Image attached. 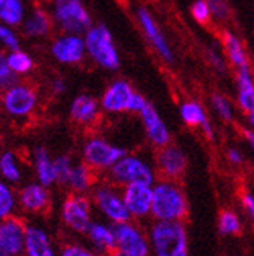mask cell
Wrapping results in <instances>:
<instances>
[{
	"label": "cell",
	"instance_id": "8d00e7d4",
	"mask_svg": "<svg viewBox=\"0 0 254 256\" xmlns=\"http://www.w3.org/2000/svg\"><path fill=\"white\" fill-rule=\"evenodd\" d=\"M73 160L69 155H58L55 158V169H56V178L59 184H67L69 176L73 169Z\"/></svg>",
	"mask_w": 254,
	"mask_h": 256
},
{
	"label": "cell",
	"instance_id": "5b68a950",
	"mask_svg": "<svg viewBox=\"0 0 254 256\" xmlns=\"http://www.w3.org/2000/svg\"><path fill=\"white\" fill-rule=\"evenodd\" d=\"M156 176V168L141 155H133V153H126L108 170L109 182L122 188L133 183L155 184Z\"/></svg>",
	"mask_w": 254,
	"mask_h": 256
},
{
	"label": "cell",
	"instance_id": "9c48e42d",
	"mask_svg": "<svg viewBox=\"0 0 254 256\" xmlns=\"http://www.w3.org/2000/svg\"><path fill=\"white\" fill-rule=\"evenodd\" d=\"M92 203L95 208L108 217L114 224L119 222H128L131 219V212L126 208V203L123 200V194L117 189L116 184L105 183L98 184L92 190Z\"/></svg>",
	"mask_w": 254,
	"mask_h": 256
},
{
	"label": "cell",
	"instance_id": "e0dca14e",
	"mask_svg": "<svg viewBox=\"0 0 254 256\" xmlns=\"http://www.w3.org/2000/svg\"><path fill=\"white\" fill-rule=\"evenodd\" d=\"M114 238H116V247L130 253L133 256H148L150 246L144 233L134 224L119 222L112 225Z\"/></svg>",
	"mask_w": 254,
	"mask_h": 256
},
{
	"label": "cell",
	"instance_id": "d590c367",
	"mask_svg": "<svg viewBox=\"0 0 254 256\" xmlns=\"http://www.w3.org/2000/svg\"><path fill=\"white\" fill-rule=\"evenodd\" d=\"M19 82V76L11 69L8 56L5 52H0V89H8L9 86L16 84Z\"/></svg>",
	"mask_w": 254,
	"mask_h": 256
},
{
	"label": "cell",
	"instance_id": "44dd1931",
	"mask_svg": "<svg viewBox=\"0 0 254 256\" xmlns=\"http://www.w3.org/2000/svg\"><path fill=\"white\" fill-rule=\"evenodd\" d=\"M178 112H180V119L184 125H187L189 128H197L208 139H214V126L209 119V114L201 102L195 98L184 100L178 108Z\"/></svg>",
	"mask_w": 254,
	"mask_h": 256
},
{
	"label": "cell",
	"instance_id": "7402d4cb",
	"mask_svg": "<svg viewBox=\"0 0 254 256\" xmlns=\"http://www.w3.org/2000/svg\"><path fill=\"white\" fill-rule=\"evenodd\" d=\"M220 41H222V48H223V54H225L228 62H230L236 70L251 68L247 47L242 41V38H240L234 30L228 28V27L222 28Z\"/></svg>",
	"mask_w": 254,
	"mask_h": 256
},
{
	"label": "cell",
	"instance_id": "60d3db41",
	"mask_svg": "<svg viewBox=\"0 0 254 256\" xmlns=\"http://www.w3.org/2000/svg\"><path fill=\"white\" fill-rule=\"evenodd\" d=\"M50 91L53 96H64L67 92V82L62 78V76H55L50 82Z\"/></svg>",
	"mask_w": 254,
	"mask_h": 256
},
{
	"label": "cell",
	"instance_id": "ba28073f",
	"mask_svg": "<svg viewBox=\"0 0 254 256\" xmlns=\"http://www.w3.org/2000/svg\"><path fill=\"white\" fill-rule=\"evenodd\" d=\"M134 16L139 28L144 33L145 40L150 44V47L153 48V52L166 64H173L176 61L175 50L169 41L167 34L162 32L153 11L147 8L145 5H139L134 10Z\"/></svg>",
	"mask_w": 254,
	"mask_h": 256
},
{
	"label": "cell",
	"instance_id": "74e56055",
	"mask_svg": "<svg viewBox=\"0 0 254 256\" xmlns=\"http://www.w3.org/2000/svg\"><path fill=\"white\" fill-rule=\"evenodd\" d=\"M206 56H208L209 64L219 74H225L228 70V64H226L228 60H226V56L223 54V48L220 50L219 47H215V46H209L206 48Z\"/></svg>",
	"mask_w": 254,
	"mask_h": 256
},
{
	"label": "cell",
	"instance_id": "52a82bcc",
	"mask_svg": "<svg viewBox=\"0 0 254 256\" xmlns=\"http://www.w3.org/2000/svg\"><path fill=\"white\" fill-rule=\"evenodd\" d=\"M128 150L100 134L89 136L81 146V156L86 164H89L97 172H108L122 156H125Z\"/></svg>",
	"mask_w": 254,
	"mask_h": 256
},
{
	"label": "cell",
	"instance_id": "d6986e66",
	"mask_svg": "<svg viewBox=\"0 0 254 256\" xmlns=\"http://www.w3.org/2000/svg\"><path fill=\"white\" fill-rule=\"evenodd\" d=\"M20 28L23 36L28 40H45L55 28L52 12L44 6H33L28 10Z\"/></svg>",
	"mask_w": 254,
	"mask_h": 256
},
{
	"label": "cell",
	"instance_id": "b9f144b4",
	"mask_svg": "<svg viewBox=\"0 0 254 256\" xmlns=\"http://www.w3.org/2000/svg\"><path fill=\"white\" fill-rule=\"evenodd\" d=\"M240 202H242L248 216L254 220V194H251L250 190H244V194L240 196Z\"/></svg>",
	"mask_w": 254,
	"mask_h": 256
},
{
	"label": "cell",
	"instance_id": "cb8c5ba5",
	"mask_svg": "<svg viewBox=\"0 0 254 256\" xmlns=\"http://www.w3.org/2000/svg\"><path fill=\"white\" fill-rule=\"evenodd\" d=\"M236 105L244 114L254 108V78L251 68L236 70Z\"/></svg>",
	"mask_w": 254,
	"mask_h": 256
},
{
	"label": "cell",
	"instance_id": "f546056e",
	"mask_svg": "<svg viewBox=\"0 0 254 256\" xmlns=\"http://www.w3.org/2000/svg\"><path fill=\"white\" fill-rule=\"evenodd\" d=\"M19 206L17 192L12 189V184L0 178V220L14 216Z\"/></svg>",
	"mask_w": 254,
	"mask_h": 256
},
{
	"label": "cell",
	"instance_id": "30bf717a",
	"mask_svg": "<svg viewBox=\"0 0 254 256\" xmlns=\"http://www.w3.org/2000/svg\"><path fill=\"white\" fill-rule=\"evenodd\" d=\"M137 91L134 86L125 78L112 80L103 94L100 96V105L105 114L109 116H120V114H131L133 102L136 98Z\"/></svg>",
	"mask_w": 254,
	"mask_h": 256
},
{
	"label": "cell",
	"instance_id": "836d02e7",
	"mask_svg": "<svg viewBox=\"0 0 254 256\" xmlns=\"http://www.w3.org/2000/svg\"><path fill=\"white\" fill-rule=\"evenodd\" d=\"M0 46H2L6 52L20 48V36L16 27H11L8 24L0 22Z\"/></svg>",
	"mask_w": 254,
	"mask_h": 256
},
{
	"label": "cell",
	"instance_id": "7a4b0ae2",
	"mask_svg": "<svg viewBox=\"0 0 254 256\" xmlns=\"http://www.w3.org/2000/svg\"><path fill=\"white\" fill-rule=\"evenodd\" d=\"M84 42L87 58L97 68L108 72H117L120 69L122 56L119 47L114 40V34L105 24H94L84 33Z\"/></svg>",
	"mask_w": 254,
	"mask_h": 256
},
{
	"label": "cell",
	"instance_id": "ffe728a7",
	"mask_svg": "<svg viewBox=\"0 0 254 256\" xmlns=\"http://www.w3.org/2000/svg\"><path fill=\"white\" fill-rule=\"evenodd\" d=\"M123 200L126 208L133 217H145L151 214V204H153V184L133 183L123 186Z\"/></svg>",
	"mask_w": 254,
	"mask_h": 256
},
{
	"label": "cell",
	"instance_id": "4dcf8cb0",
	"mask_svg": "<svg viewBox=\"0 0 254 256\" xmlns=\"http://www.w3.org/2000/svg\"><path fill=\"white\" fill-rule=\"evenodd\" d=\"M8 56V62L11 69L14 70V74L17 76H25V75H30L34 70V60L33 56L23 48H16V50H9L6 54Z\"/></svg>",
	"mask_w": 254,
	"mask_h": 256
},
{
	"label": "cell",
	"instance_id": "ee69618b",
	"mask_svg": "<svg viewBox=\"0 0 254 256\" xmlns=\"http://www.w3.org/2000/svg\"><path fill=\"white\" fill-rule=\"evenodd\" d=\"M244 138L248 142L250 148L254 152V130H251V128H244Z\"/></svg>",
	"mask_w": 254,
	"mask_h": 256
},
{
	"label": "cell",
	"instance_id": "8fae6325",
	"mask_svg": "<svg viewBox=\"0 0 254 256\" xmlns=\"http://www.w3.org/2000/svg\"><path fill=\"white\" fill-rule=\"evenodd\" d=\"M50 55L62 66H80L87 58L84 34L59 32L50 42Z\"/></svg>",
	"mask_w": 254,
	"mask_h": 256
},
{
	"label": "cell",
	"instance_id": "f1b7e54d",
	"mask_svg": "<svg viewBox=\"0 0 254 256\" xmlns=\"http://www.w3.org/2000/svg\"><path fill=\"white\" fill-rule=\"evenodd\" d=\"M86 234L89 236V239H91L92 244L101 252L108 253L112 248H116V238H114L112 226L92 222Z\"/></svg>",
	"mask_w": 254,
	"mask_h": 256
},
{
	"label": "cell",
	"instance_id": "ab89813d",
	"mask_svg": "<svg viewBox=\"0 0 254 256\" xmlns=\"http://www.w3.org/2000/svg\"><path fill=\"white\" fill-rule=\"evenodd\" d=\"M61 256H97V254L91 250H87L86 247H81L77 244H69L66 247H62Z\"/></svg>",
	"mask_w": 254,
	"mask_h": 256
},
{
	"label": "cell",
	"instance_id": "4316f807",
	"mask_svg": "<svg viewBox=\"0 0 254 256\" xmlns=\"http://www.w3.org/2000/svg\"><path fill=\"white\" fill-rule=\"evenodd\" d=\"M27 12L25 0H0V22L11 27H20Z\"/></svg>",
	"mask_w": 254,
	"mask_h": 256
},
{
	"label": "cell",
	"instance_id": "4fadbf2b",
	"mask_svg": "<svg viewBox=\"0 0 254 256\" xmlns=\"http://www.w3.org/2000/svg\"><path fill=\"white\" fill-rule=\"evenodd\" d=\"M27 226L16 216L0 220V256H20L25 253Z\"/></svg>",
	"mask_w": 254,
	"mask_h": 256
},
{
	"label": "cell",
	"instance_id": "7dc6e473",
	"mask_svg": "<svg viewBox=\"0 0 254 256\" xmlns=\"http://www.w3.org/2000/svg\"><path fill=\"white\" fill-rule=\"evenodd\" d=\"M0 108H2V89H0Z\"/></svg>",
	"mask_w": 254,
	"mask_h": 256
},
{
	"label": "cell",
	"instance_id": "e575fe53",
	"mask_svg": "<svg viewBox=\"0 0 254 256\" xmlns=\"http://www.w3.org/2000/svg\"><path fill=\"white\" fill-rule=\"evenodd\" d=\"M190 14H192L194 20L200 25H208L214 19L208 0H194L192 5H190Z\"/></svg>",
	"mask_w": 254,
	"mask_h": 256
},
{
	"label": "cell",
	"instance_id": "5bb4252c",
	"mask_svg": "<svg viewBox=\"0 0 254 256\" xmlns=\"http://www.w3.org/2000/svg\"><path fill=\"white\" fill-rule=\"evenodd\" d=\"M155 168L161 178L180 182V178H183L187 170V156L181 147L169 144L162 148H158L155 156Z\"/></svg>",
	"mask_w": 254,
	"mask_h": 256
},
{
	"label": "cell",
	"instance_id": "c3c4849f",
	"mask_svg": "<svg viewBox=\"0 0 254 256\" xmlns=\"http://www.w3.org/2000/svg\"><path fill=\"white\" fill-rule=\"evenodd\" d=\"M251 72H253V78H254V68H251Z\"/></svg>",
	"mask_w": 254,
	"mask_h": 256
},
{
	"label": "cell",
	"instance_id": "ac0fdd59",
	"mask_svg": "<svg viewBox=\"0 0 254 256\" xmlns=\"http://www.w3.org/2000/svg\"><path fill=\"white\" fill-rule=\"evenodd\" d=\"M17 202H19V208L23 212L41 214L50 208L52 197H50V190L47 186H44L39 182H34V183L25 184L19 189Z\"/></svg>",
	"mask_w": 254,
	"mask_h": 256
},
{
	"label": "cell",
	"instance_id": "83f0119b",
	"mask_svg": "<svg viewBox=\"0 0 254 256\" xmlns=\"http://www.w3.org/2000/svg\"><path fill=\"white\" fill-rule=\"evenodd\" d=\"M0 178L11 184L22 182V168L17 155L12 150H5L0 153Z\"/></svg>",
	"mask_w": 254,
	"mask_h": 256
},
{
	"label": "cell",
	"instance_id": "d4e9b609",
	"mask_svg": "<svg viewBox=\"0 0 254 256\" xmlns=\"http://www.w3.org/2000/svg\"><path fill=\"white\" fill-rule=\"evenodd\" d=\"M25 254L27 256H56L52 239L41 226L28 225L25 238Z\"/></svg>",
	"mask_w": 254,
	"mask_h": 256
},
{
	"label": "cell",
	"instance_id": "bcb514c9",
	"mask_svg": "<svg viewBox=\"0 0 254 256\" xmlns=\"http://www.w3.org/2000/svg\"><path fill=\"white\" fill-rule=\"evenodd\" d=\"M247 116V122H248V128H251V130H254V108L245 114Z\"/></svg>",
	"mask_w": 254,
	"mask_h": 256
},
{
	"label": "cell",
	"instance_id": "603a6c76",
	"mask_svg": "<svg viewBox=\"0 0 254 256\" xmlns=\"http://www.w3.org/2000/svg\"><path fill=\"white\" fill-rule=\"evenodd\" d=\"M33 169L36 174V180L44 186L50 188L58 183L56 169H55V158H52L50 152L45 147H36L31 153Z\"/></svg>",
	"mask_w": 254,
	"mask_h": 256
},
{
	"label": "cell",
	"instance_id": "d6a6232c",
	"mask_svg": "<svg viewBox=\"0 0 254 256\" xmlns=\"http://www.w3.org/2000/svg\"><path fill=\"white\" fill-rule=\"evenodd\" d=\"M219 228L223 234H240L242 225H240L239 216L231 210H223L219 217Z\"/></svg>",
	"mask_w": 254,
	"mask_h": 256
},
{
	"label": "cell",
	"instance_id": "277c9868",
	"mask_svg": "<svg viewBox=\"0 0 254 256\" xmlns=\"http://www.w3.org/2000/svg\"><path fill=\"white\" fill-rule=\"evenodd\" d=\"M50 12L55 28L64 33L84 34L94 25V19L83 0H52Z\"/></svg>",
	"mask_w": 254,
	"mask_h": 256
},
{
	"label": "cell",
	"instance_id": "6da1fadb",
	"mask_svg": "<svg viewBox=\"0 0 254 256\" xmlns=\"http://www.w3.org/2000/svg\"><path fill=\"white\" fill-rule=\"evenodd\" d=\"M189 202L186 192L178 180L161 178L153 184V204L151 216L156 220H186Z\"/></svg>",
	"mask_w": 254,
	"mask_h": 256
},
{
	"label": "cell",
	"instance_id": "8992f818",
	"mask_svg": "<svg viewBox=\"0 0 254 256\" xmlns=\"http://www.w3.org/2000/svg\"><path fill=\"white\" fill-rule=\"evenodd\" d=\"M39 106L37 88L28 82H17L2 91V110L14 120H27Z\"/></svg>",
	"mask_w": 254,
	"mask_h": 256
},
{
	"label": "cell",
	"instance_id": "f35d334b",
	"mask_svg": "<svg viewBox=\"0 0 254 256\" xmlns=\"http://www.w3.org/2000/svg\"><path fill=\"white\" fill-rule=\"evenodd\" d=\"M208 4L212 10V16L215 20L220 24H225L230 20L231 10H230V5H228L226 0H208Z\"/></svg>",
	"mask_w": 254,
	"mask_h": 256
},
{
	"label": "cell",
	"instance_id": "484cf974",
	"mask_svg": "<svg viewBox=\"0 0 254 256\" xmlns=\"http://www.w3.org/2000/svg\"><path fill=\"white\" fill-rule=\"evenodd\" d=\"M97 170H94L91 166L86 164L84 161L75 162L72 174L69 176L67 188L70 192H78V194H87L89 190H92L97 183Z\"/></svg>",
	"mask_w": 254,
	"mask_h": 256
},
{
	"label": "cell",
	"instance_id": "f6af8a7d",
	"mask_svg": "<svg viewBox=\"0 0 254 256\" xmlns=\"http://www.w3.org/2000/svg\"><path fill=\"white\" fill-rule=\"evenodd\" d=\"M106 256H133V254H130V253H126V252H123V250H120V248H112L111 252H108L106 253Z\"/></svg>",
	"mask_w": 254,
	"mask_h": 256
},
{
	"label": "cell",
	"instance_id": "1f68e13d",
	"mask_svg": "<svg viewBox=\"0 0 254 256\" xmlns=\"http://www.w3.org/2000/svg\"><path fill=\"white\" fill-rule=\"evenodd\" d=\"M211 106L217 118L225 124H233L236 119V108L230 97L222 92H212L211 94Z\"/></svg>",
	"mask_w": 254,
	"mask_h": 256
},
{
	"label": "cell",
	"instance_id": "9a60e30c",
	"mask_svg": "<svg viewBox=\"0 0 254 256\" xmlns=\"http://www.w3.org/2000/svg\"><path fill=\"white\" fill-rule=\"evenodd\" d=\"M141 118V124L144 128V133L147 136V140L151 144V147L162 148L169 144H172V132L167 126L166 120L162 119L159 111L155 105L148 104L144 111L139 114Z\"/></svg>",
	"mask_w": 254,
	"mask_h": 256
},
{
	"label": "cell",
	"instance_id": "2e32d148",
	"mask_svg": "<svg viewBox=\"0 0 254 256\" xmlns=\"http://www.w3.org/2000/svg\"><path fill=\"white\" fill-rule=\"evenodd\" d=\"M101 105L100 98L81 92L78 96H75L69 105V118L70 120L83 128H92L98 124L101 118Z\"/></svg>",
	"mask_w": 254,
	"mask_h": 256
},
{
	"label": "cell",
	"instance_id": "7c38bea8",
	"mask_svg": "<svg viewBox=\"0 0 254 256\" xmlns=\"http://www.w3.org/2000/svg\"><path fill=\"white\" fill-rule=\"evenodd\" d=\"M61 219L77 233H87L92 224V202L86 194L70 192L61 206Z\"/></svg>",
	"mask_w": 254,
	"mask_h": 256
},
{
	"label": "cell",
	"instance_id": "7bdbcfd3",
	"mask_svg": "<svg viewBox=\"0 0 254 256\" xmlns=\"http://www.w3.org/2000/svg\"><path fill=\"white\" fill-rule=\"evenodd\" d=\"M226 158H228V161H230L233 166H242L244 161H245V156H244L242 150H239L237 147H230V148H228Z\"/></svg>",
	"mask_w": 254,
	"mask_h": 256
},
{
	"label": "cell",
	"instance_id": "3957f363",
	"mask_svg": "<svg viewBox=\"0 0 254 256\" xmlns=\"http://www.w3.org/2000/svg\"><path fill=\"white\" fill-rule=\"evenodd\" d=\"M155 256H189L184 220H158L150 233Z\"/></svg>",
	"mask_w": 254,
	"mask_h": 256
}]
</instances>
